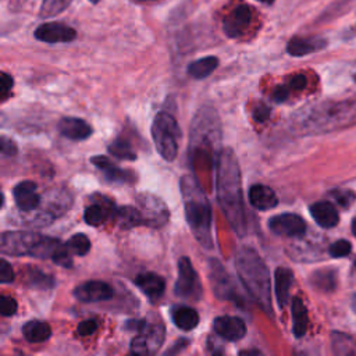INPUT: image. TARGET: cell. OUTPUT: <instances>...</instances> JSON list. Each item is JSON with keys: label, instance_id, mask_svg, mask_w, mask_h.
I'll list each match as a JSON object with an SVG mask.
<instances>
[{"label": "cell", "instance_id": "6da1fadb", "mask_svg": "<svg viewBox=\"0 0 356 356\" xmlns=\"http://www.w3.org/2000/svg\"><path fill=\"white\" fill-rule=\"evenodd\" d=\"M216 188L220 208L238 237L247 235V212L238 159L231 148H224L216 159Z\"/></svg>", "mask_w": 356, "mask_h": 356}, {"label": "cell", "instance_id": "7a4b0ae2", "mask_svg": "<svg viewBox=\"0 0 356 356\" xmlns=\"http://www.w3.org/2000/svg\"><path fill=\"white\" fill-rule=\"evenodd\" d=\"M0 251L9 256H31L51 259L53 263L71 267L73 259L66 244L34 231H6L0 237Z\"/></svg>", "mask_w": 356, "mask_h": 356}, {"label": "cell", "instance_id": "3957f363", "mask_svg": "<svg viewBox=\"0 0 356 356\" xmlns=\"http://www.w3.org/2000/svg\"><path fill=\"white\" fill-rule=\"evenodd\" d=\"M180 190L184 202L186 219L193 235L205 249H212V206L205 191L193 175L181 177Z\"/></svg>", "mask_w": 356, "mask_h": 356}, {"label": "cell", "instance_id": "277c9868", "mask_svg": "<svg viewBox=\"0 0 356 356\" xmlns=\"http://www.w3.org/2000/svg\"><path fill=\"white\" fill-rule=\"evenodd\" d=\"M237 274L258 306L269 316H273L272 284L266 263L251 247H242L235 255Z\"/></svg>", "mask_w": 356, "mask_h": 356}, {"label": "cell", "instance_id": "5b68a950", "mask_svg": "<svg viewBox=\"0 0 356 356\" xmlns=\"http://www.w3.org/2000/svg\"><path fill=\"white\" fill-rule=\"evenodd\" d=\"M356 123V102H330L306 110L296 120V128L305 134H324L346 128Z\"/></svg>", "mask_w": 356, "mask_h": 356}, {"label": "cell", "instance_id": "8992f818", "mask_svg": "<svg viewBox=\"0 0 356 356\" xmlns=\"http://www.w3.org/2000/svg\"><path fill=\"white\" fill-rule=\"evenodd\" d=\"M152 138L156 150L164 160L172 161L177 157L181 131L174 116L167 112L157 113L152 124Z\"/></svg>", "mask_w": 356, "mask_h": 356}, {"label": "cell", "instance_id": "52a82bcc", "mask_svg": "<svg viewBox=\"0 0 356 356\" xmlns=\"http://www.w3.org/2000/svg\"><path fill=\"white\" fill-rule=\"evenodd\" d=\"M220 138L219 118L215 110L204 109L199 110L194 120L193 136H191V152L197 148H213V143Z\"/></svg>", "mask_w": 356, "mask_h": 356}, {"label": "cell", "instance_id": "ba28073f", "mask_svg": "<svg viewBox=\"0 0 356 356\" xmlns=\"http://www.w3.org/2000/svg\"><path fill=\"white\" fill-rule=\"evenodd\" d=\"M174 292L177 296L186 299H199L202 296V285L197 270L190 258L183 256L178 260V278L175 281Z\"/></svg>", "mask_w": 356, "mask_h": 356}, {"label": "cell", "instance_id": "9c48e42d", "mask_svg": "<svg viewBox=\"0 0 356 356\" xmlns=\"http://www.w3.org/2000/svg\"><path fill=\"white\" fill-rule=\"evenodd\" d=\"M209 278L217 298L242 305V296L226 267L217 260H209Z\"/></svg>", "mask_w": 356, "mask_h": 356}, {"label": "cell", "instance_id": "30bf717a", "mask_svg": "<svg viewBox=\"0 0 356 356\" xmlns=\"http://www.w3.org/2000/svg\"><path fill=\"white\" fill-rule=\"evenodd\" d=\"M136 204L142 216V224L150 229H160L168 222V209L160 198L150 194H139Z\"/></svg>", "mask_w": 356, "mask_h": 356}, {"label": "cell", "instance_id": "8fae6325", "mask_svg": "<svg viewBox=\"0 0 356 356\" xmlns=\"http://www.w3.org/2000/svg\"><path fill=\"white\" fill-rule=\"evenodd\" d=\"M164 339V327L161 324H145L139 334L131 342V355L153 356Z\"/></svg>", "mask_w": 356, "mask_h": 356}, {"label": "cell", "instance_id": "7c38bea8", "mask_svg": "<svg viewBox=\"0 0 356 356\" xmlns=\"http://www.w3.org/2000/svg\"><path fill=\"white\" fill-rule=\"evenodd\" d=\"M269 229L280 237L301 238L306 233V223L295 213H281L269 220Z\"/></svg>", "mask_w": 356, "mask_h": 356}, {"label": "cell", "instance_id": "4fadbf2b", "mask_svg": "<svg viewBox=\"0 0 356 356\" xmlns=\"http://www.w3.org/2000/svg\"><path fill=\"white\" fill-rule=\"evenodd\" d=\"M34 35L45 44H69L75 41L77 31L62 23H46L39 26Z\"/></svg>", "mask_w": 356, "mask_h": 356}, {"label": "cell", "instance_id": "5bb4252c", "mask_svg": "<svg viewBox=\"0 0 356 356\" xmlns=\"http://www.w3.org/2000/svg\"><path fill=\"white\" fill-rule=\"evenodd\" d=\"M252 21V10L248 5L237 6L223 23V30L229 38H240L245 34Z\"/></svg>", "mask_w": 356, "mask_h": 356}, {"label": "cell", "instance_id": "9a60e30c", "mask_svg": "<svg viewBox=\"0 0 356 356\" xmlns=\"http://www.w3.org/2000/svg\"><path fill=\"white\" fill-rule=\"evenodd\" d=\"M74 296L78 301L87 302V303L103 302V301L112 299L113 288L107 283H105V281L91 280V281L80 284L74 290Z\"/></svg>", "mask_w": 356, "mask_h": 356}, {"label": "cell", "instance_id": "2e32d148", "mask_svg": "<svg viewBox=\"0 0 356 356\" xmlns=\"http://www.w3.org/2000/svg\"><path fill=\"white\" fill-rule=\"evenodd\" d=\"M13 197L17 208L24 212H35L42 204L41 195L37 193V184L34 181H23L13 190Z\"/></svg>", "mask_w": 356, "mask_h": 356}, {"label": "cell", "instance_id": "e0dca14e", "mask_svg": "<svg viewBox=\"0 0 356 356\" xmlns=\"http://www.w3.org/2000/svg\"><path fill=\"white\" fill-rule=\"evenodd\" d=\"M215 331L227 341H240L247 334V324L241 317L237 316H219L213 321Z\"/></svg>", "mask_w": 356, "mask_h": 356}, {"label": "cell", "instance_id": "ac0fdd59", "mask_svg": "<svg viewBox=\"0 0 356 356\" xmlns=\"http://www.w3.org/2000/svg\"><path fill=\"white\" fill-rule=\"evenodd\" d=\"M248 199L255 209L262 212L274 209L278 205V198L276 193L270 187L262 184H256L249 188Z\"/></svg>", "mask_w": 356, "mask_h": 356}, {"label": "cell", "instance_id": "d6986e66", "mask_svg": "<svg viewBox=\"0 0 356 356\" xmlns=\"http://www.w3.org/2000/svg\"><path fill=\"white\" fill-rule=\"evenodd\" d=\"M96 199H98V202L88 206L84 212L85 223L89 224V226H94V227H98V226L103 224L110 216L114 215L112 201H109L103 195L96 197Z\"/></svg>", "mask_w": 356, "mask_h": 356}, {"label": "cell", "instance_id": "ffe728a7", "mask_svg": "<svg viewBox=\"0 0 356 356\" xmlns=\"http://www.w3.org/2000/svg\"><path fill=\"white\" fill-rule=\"evenodd\" d=\"M59 131L71 141H84L92 135V127L77 117H64L59 123Z\"/></svg>", "mask_w": 356, "mask_h": 356}, {"label": "cell", "instance_id": "44dd1931", "mask_svg": "<svg viewBox=\"0 0 356 356\" xmlns=\"http://www.w3.org/2000/svg\"><path fill=\"white\" fill-rule=\"evenodd\" d=\"M327 42L319 37L292 38L287 45V52L294 57H302L324 49Z\"/></svg>", "mask_w": 356, "mask_h": 356}, {"label": "cell", "instance_id": "7402d4cb", "mask_svg": "<svg viewBox=\"0 0 356 356\" xmlns=\"http://www.w3.org/2000/svg\"><path fill=\"white\" fill-rule=\"evenodd\" d=\"M135 285L149 298L157 299L166 290V281L156 273H142L135 277Z\"/></svg>", "mask_w": 356, "mask_h": 356}, {"label": "cell", "instance_id": "603a6c76", "mask_svg": "<svg viewBox=\"0 0 356 356\" xmlns=\"http://www.w3.org/2000/svg\"><path fill=\"white\" fill-rule=\"evenodd\" d=\"M310 215L313 220L323 229H332L339 222V216L335 206L326 201L313 204L310 206Z\"/></svg>", "mask_w": 356, "mask_h": 356}, {"label": "cell", "instance_id": "cb8c5ba5", "mask_svg": "<svg viewBox=\"0 0 356 356\" xmlns=\"http://www.w3.org/2000/svg\"><path fill=\"white\" fill-rule=\"evenodd\" d=\"M91 161L103 171L105 177L109 181L113 183H131L132 181V172L127 170L118 168L116 164H113L106 156H95L91 159Z\"/></svg>", "mask_w": 356, "mask_h": 356}, {"label": "cell", "instance_id": "d4e9b609", "mask_svg": "<svg viewBox=\"0 0 356 356\" xmlns=\"http://www.w3.org/2000/svg\"><path fill=\"white\" fill-rule=\"evenodd\" d=\"M276 280V296L278 306L283 309L287 306L290 299V290L294 283V273L287 267H278L274 273Z\"/></svg>", "mask_w": 356, "mask_h": 356}, {"label": "cell", "instance_id": "484cf974", "mask_svg": "<svg viewBox=\"0 0 356 356\" xmlns=\"http://www.w3.org/2000/svg\"><path fill=\"white\" fill-rule=\"evenodd\" d=\"M172 323L184 331H191L199 324V314L190 306H174L171 309Z\"/></svg>", "mask_w": 356, "mask_h": 356}, {"label": "cell", "instance_id": "4316f807", "mask_svg": "<svg viewBox=\"0 0 356 356\" xmlns=\"http://www.w3.org/2000/svg\"><path fill=\"white\" fill-rule=\"evenodd\" d=\"M292 331L296 338H302L308 331V310L299 296L292 299Z\"/></svg>", "mask_w": 356, "mask_h": 356}, {"label": "cell", "instance_id": "83f0119b", "mask_svg": "<svg viewBox=\"0 0 356 356\" xmlns=\"http://www.w3.org/2000/svg\"><path fill=\"white\" fill-rule=\"evenodd\" d=\"M331 346L334 356H356V339L339 331L331 334Z\"/></svg>", "mask_w": 356, "mask_h": 356}, {"label": "cell", "instance_id": "f1b7e54d", "mask_svg": "<svg viewBox=\"0 0 356 356\" xmlns=\"http://www.w3.org/2000/svg\"><path fill=\"white\" fill-rule=\"evenodd\" d=\"M113 217L116 220V224L121 230H130L142 224L141 212L138 211V208H134V206H123L114 211Z\"/></svg>", "mask_w": 356, "mask_h": 356}, {"label": "cell", "instance_id": "f546056e", "mask_svg": "<svg viewBox=\"0 0 356 356\" xmlns=\"http://www.w3.org/2000/svg\"><path fill=\"white\" fill-rule=\"evenodd\" d=\"M23 334H24V337H26V339L28 342L39 344V342H45V341H48L51 338L52 328L45 321L33 320V321H28L23 327Z\"/></svg>", "mask_w": 356, "mask_h": 356}, {"label": "cell", "instance_id": "4dcf8cb0", "mask_svg": "<svg viewBox=\"0 0 356 356\" xmlns=\"http://www.w3.org/2000/svg\"><path fill=\"white\" fill-rule=\"evenodd\" d=\"M219 67V59L215 56H208L193 62L188 66V74L197 80H204L209 77Z\"/></svg>", "mask_w": 356, "mask_h": 356}, {"label": "cell", "instance_id": "1f68e13d", "mask_svg": "<svg viewBox=\"0 0 356 356\" xmlns=\"http://www.w3.org/2000/svg\"><path fill=\"white\" fill-rule=\"evenodd\" d=\"M312 285L323 292H331L337 287V276L331 269H321L312 274L310 277Z\"/></svg>", "mask_w": 356, "mask_h": 356}, {"label": "cell", "instance_id": "d6a6232c", "mask_svg": "<svg viewBox=\"0 0 356 356\" xmlns=\"http://www.w3.org/2000/svg\"><path fill=\"white\" fill-rule=\"evenodd\" d=\"M109 152L117 159H123V160H135L136 159V153L132 149L130 141H127L125 138H121V136L114 139L109 145Z\"/></svg>", "mask_w": 356, "mask_h": 356}, {"label": "cell", "instance_id": "836d02e7", "mask_svg": "<svg viewBox=\"0 0 356 356\" xmlns=\"http://www.w3.org/2000/svg\"><path fill=\"white\" fill-rule=\"evenodd\" d=\"M71 3V0H44V3L41 6V17L48 19V17H55L64 12Z\"/></svg>", "mask_w": 356, "mask_h": 356}, {"label": "cell", "instance_id": "e575fe53", "mask_svg": "<svg viewBox=\"0 0 356 356\" xmlns=\"http://www.w3.org/2000/svg\"><path fill=\"white\" fill-rule=\"evenodd\" d=\"M67 248L71 253L78 256H85L91 249V241L85 234H75L67 241Z\"/></svg>", "mask_w": 356, "mask_h": 356}, {"label": "cell", "instance_id": "d590c367", "mask_svg": "<svg viewBox=\"0 0 356 356\" xmlns=\"http://www.w3.org/2000/svg\"><path fill=\"white\" fill-rule=\"evenodd\" d=\"M28 284H31L34 288H52L53 284H55V280L52 276L38 270V269H34L28 273Z\"/></svg>", "mask_w": 356, "mask_h": 356}, {"label": "cell", "instance_id": "8d00e7d4", "mask_svg": "<svg viewBox=\"0 0 356 356\" xmlns=\"http://www.w3.org/2000/svg\"><path fill=\"white\" fill-rule=\"evenodd\" d=\"M350 249H352V245H350L349 241H346V240H338L337 242L331 244L328 252H330V255H331L332 258H344V256L349 255Z\"/></svg>", "mask_w": 356, "mask_h": 356}, {"label": "cell", "instance_id": "74e56055", "mask_svg": "<svg viewBox=\"0 0 356 356\" xmlns=\"http://www.w3.org/2000/svg\"><path fill=\"white\" fill-rule=\"evenodd\" d=\"M17 309H19V305H17V301L15 298L6 296V295L2 296V303H0V313H2L5 317L15 316L17 313Z\"/></svg>", "mask_w": 356, "mask_h": 356}, {"label": "cell", "instance_id": "f35d334b", "mask_svg": "<svg viewBox=\"0 0 356 356\" xmlns=\"http://www.w3.org/2000/svg\"><path fill=\"white\" fill-rule=\"evenodd\" d=\"M15 85V80L8 73H2V78H0V98L3 102L8 100V98L12 95V89Z\"/></svg>", "mask_w": 356, "mask_h": 356}, {"label": "cell", "instance_id": "ab89813d", "mask_svg": "<svg viewBox=\"0 0 356 356\" xmlns=\"http://www.w3.org/2000/svg\"><path fill=\"white\" fill-rule=\"evenodd\" d=\"M330 195L335 199V202L338 205H341L344 208H348L355 201V195L346 190H334V191H331Z\"/></svg>", "mask_w": 356, "mask_h": 356}, {"label": "cell", "instance_id": "60d3db41", "mask_svg": "<svg viewBox=\"0 0 356 356\" xmlns=\"http://www.w3.org/2000/svg\"><path fill=\"white\" fill-rule=\"evenodd\" d=\"M16 280L13 267L9 265L8 260H0V283L2 284H10Z\"/></svg>", "mask_w": 356, "mask_h": 356}, {"label": "cell", "instance_id": "b9f144b4", "mask_svg": "<svg viewBox=\"0 0 356 356\" xmlns=\"http://www.w3.org/2000/svg\"><path fill=\"white\" fill-rule=\"evenodd\" d=\"M0 149H2V153L5 154V156H16L17 154V145H16V142L13 141V139H10V138H8V136H2L0 138Z\"/></svg>", "mask_w": 356, "mask_h": 356}, {"label": "cell", "instance_id": "7bdbcfd3", "mask_svg": "<svg viewBox=\"0 0 356 356\" xmlns=\"http://www.w3.org/2000/svg\"><path fill=\"white\" fill-rule=\"evenodd\" d=\"M98 330V323L96 320H84L78 324L77 327V332L82 337H88L92 335L95 331Z\"/></svg>", "mask_w": 356, "mask_h": 356}, {"label": "cell", "instance_id": "ee69618b", "mask_svg": "<svg viewBox=\"0 0 356 356\" xmlns=\"http://www.w3.org/2000/svg\"><path fill=\"white\" fill-rule=\"evenodd\" d=\"M270 117V107L265 103H258L253 110V118L256 123H265Z\"/></svg>", "mask_w": 356, "mask_h": 356}, {"label": "cell", "instance_id": "f6af8a7d", "mask_svg": "<svg viewBox=\"0 0 356 356\" xmlns=\"http://www.w3.org/2000/svg\"><path fill=\"white\" fill-rule=\"evenodd\" d=\"M290 89H291V92L292 91H302V89H305L306 88V85H308V80H306V77L305 75H294L292 78H290V81L285 84Z\"/></svg>", "mask_w": 356, "mask_h": 356}, {"label": "cell", "instance_id": "bcb514c9", "mask_svg": "<svg viewBox=\"0 0 356 356\" xmlns=\"http://www.w3.org/2000/svg\"><path fill=\"white\" fill-rule=\"evenodd\" d=\"M291 95V89L287 87V85H281V87H277L272 95V99L277 103H283L285 102Z\"/></svg>", "mask_w": 356, "mask_h": 356}, {"label": "cell", "instance_id": "7dc6e473", "mask_svg": "<svg viewBox=\"0 0 356 356\" xmlns=\"http://www.w3.org/2000/svg\"><path fill=\"white\" fill-rule=\"evenodd\" d=\"M186 345H187V341H186V338L178 339V341L174 344V346L170 349V352H168L167 355H168V356H172V355H175L177 352H180V349H183Z\"/></svg>", "mask_w": 356, "mask_h": 356}, {"label": "cell", "instance_id": "c3c4849f", "mask_svg": "<svg viewBox=\"0 0 356 356\" xmlns=\"http://www.w3.org/2000/svg\"><path fill=\"white\" fill-rule=\"evenodd\" d=\"M238 356H265V355L259 349H244L240 352Z\"/></svg>", "mask_w": 356, "mask_h": 356}, {"label": "cell", "instance_id": "681fc988", "mask_svg": "<svg viewBox=\"0 0 356 356\" xmlns=\"http://www.w3.org/2000/svg\"><path fill=\"white\" fill-rule=\"evenodd\" d=\"M294 356H316L313 352L308 350V349H302V350H298L294 353Z\"/></svg>", "mask_w": 356, "mask_h": 356}, {"label": "cell", "instance_id": "f907efd6", "mask_svg": "<svg viewBox=\"0 0 356 356\" xmlns=\"http://www.w3.org/2000/svg\"><path fill=\"white\" fill-rule=\"evenodd\" d=\"M352 233H353V235L356 237V217H355L353 222H352Z\"/></svg>", "mask_w": 356, "mask_h": 356}, {"label": "cell", "instance_id": "816d5d0a", "mask_svg": "<svg viewBox=\"0 0 356 356\" xmlns=\"http://www.w3.org/2000/svg\"><path fill=\"white\" fill-rule=\"evenodd\" d=\"M212 356H223V350H222V349H216V350L212 353Z\"/></svg>", "mask_w": 356, "mask_h": 356}, {"label": "cell", "instance_id": "f5cc1de1", "mask_svg": "<svg viewBox=\"0 0 356 356\" xmlns=\"http://www.w3.org/2000/svg\"><path fill=\"white\" fill-rule=\"evenodd\" d=\"M258 2L265 3V5H272V3H274V0H258Z\"/></svg>", "mask_w": 356, "mask_h": 356}, {"label": "cell", "instance_id": "db71d44e", "mask_svg": "<svg viewBox=\"0 0 356 356\" xmlns=\"http://www.w3.org/2000/svg\"><path fill=\"white\" fill-rule=\"evenodd\" d=\"M89 2H91V3H94V5H96V3H99V2H100V0H89Z\"/></svg>", "mask_w": 356, "mask_h": 356}, {"label": "cell", "instance_id": "11a10c76", "mask_svg": "<svg viewBox=\"0 0 356 356\" xmlns=\"http://www.w3.org/2000/svg\"><path fill=\"white\" fill-rule=\"evenodd\" d=\"M355 266H356V262H355Z\"/></svg>", "mask_w": 356, "mask_h": 356}, {"label": "cell", "instance_id": "9f6ffc18", "mask_svg": "<svg viewBox=\"0 0 356 356\" xmlns=\"http://www.w3.org/2000/svg\"><path fill=\"white\" fill-rule=\"evenodd\" d=\"M131 356H134V355H131Z\"/></svg>", "mask_w": 356, "mask_h": 356}]
</instances>
